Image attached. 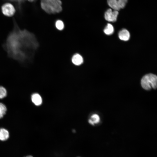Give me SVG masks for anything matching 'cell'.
Segmentation results:
<instances>
[{
	"label": "cell",
	"instance_id": "obj_1",
	"mask_svg": "<svg viewBox=\"0 0 157 157\" xmlns=\"http://www.w3.org/2000/svg\"><path fill=\"white\" fill-rule=\"evenodd\" d=\"M38 46L34 35L26 29H21L15 21L3 45L9 57L22 63L31 62Z\"/></svg>",
	"mask_w": 157,
	"mask_h": 157
},
{
	"label": "cell",
	"instance_id": "obj_2",
	"mask_svg": "<svg viewBox=\"0 0 157 157\" xmlns=\"http://www.w3.org/2000/svg\"><path fill=\"white\" fill-rule=\"evenodd\" d=\"M62 2L60 0H41L42 9L49 14L58 13L62 10Z\"/></svg>",
	"mask_w": 157,
	"mask_h": 157
},
{
	"label": "cell",
	"instance_id": "obj_3",
	"mask_svg": "<svg viewBox=\"0 0 157 157\" xmlns=\"http://www.w3.org/2000/svg\"><path fill=\"white\" fill-rule=\"evenodd\" d=\"M141 85L142 88L146 90H149L153 88L156 89L157 87V77L152 74H147L142 78Z\"/></svg>",
	"mask_w": 157,
	"mask_h": 157
},
{
	"label": "cell",
	"instance_id": "obj_4",
	"mask_svg": "<svg viewBox=\"0 0 157 157\" xmlns=\"http://www.w3.org/2000/svg\"><path fill=\"white\" fill-rule=\"evenodd\" d=\"M1 10L3 15L8 17L13 16L16 12L14 6L9 3H6L3 4L1 6Z\"/></svg>",
	"mask_w": 157,
	"mask_h": 157
},
{
	"label": "cell",
	"instance_id": "obj_5",
	"mask_svg": "<svg viewBox=\"0 0 157 157\" xmlns=\"http://www.w3.org/2000/svg\"><path fill=\"white\" fill-rule=\"evenodd\" d=\"M119 13L118 11H112L110 9H108L104 14V18L108 21L114 22L116 21Z\"/></svg>",
	"mask_w": 157,
	"mask_h": 157
},
{
	"label": "cell",
	"instance_id": "obj_6",
	"mask_svg": "<svg viewBox=\"0 0 157 157\" xmlns=\"http://www.w3.org/2000/svg\"><path fill=\"white\" fill-rule=\"evenodd\" d=\"M118 36L121 40L127 41L129 39L130 34L127 30L125 29H123L119 32Z\"/></svg>",
	"mask_w": 157,
	"mask_h": 157
},
{
	"label": "cell",
	"instance_id": "obj_7",
	"mask_svg": "<svg viewBox=\"0 0 157 157\" xmlns=\"http://www.w3.org/2000/svg\"><path fill=\"white\" fill-rule=\"evenodd\" d=\"M72 62L73 64L76 65H81L83 62V57L80 54L76 53L74 54L72 57Z\"/></svg>",
	"mask_w": 157,
	"mask_h": 157
},
{
	"label": "cell",
	"instance_id": "obj_8",
	"mask_svg": "<svg viewBox=\"0 0 157 157\" xmlns=\"http://www.w3.org/2000/svg\"><path fill=\"white\" fill-rule=\"evenodd\" d=\"M31 99L33 103L36 106H39L42 103V98L38 93H35L31 95Z\"/></svg>",
	"mask_w": 157,
	"mask_h": 157
},
{
	"label": "cell",
	"instance_id": "obj_9",
	"mask_svg": "<svg viewBox=\"0 0 157 157\" xmlns=\"http://www.w3.org/2000/svg\"><path fill=\"white\" fill-rule=\"evenodd\" d=\"M9 136L8 131L4 128L0 129V140L4 141L7 140Z\"/></svg>",
	"mask_w": 157,
	"mask_h": 157
},
{
	"label": "cell",
	"instance_id": "obj_10",
	"mask_svg": "<svg viewBox=\"0 0 157 157\" xmlns=\"http://www.w3.org/2000/svg\"><path fill=\"white\" fill-rule=\"evenodd\" d=\"M107 3L109 6L114 10L118 11L120 9L117 0H107Z\"/></svg>",
	"mask_w": 157,
	"mask_h": 157
},
{
	"label": "cell",
	"instance_id": "obj_11",
	"mask_svg": "<svg viewBox=\"0 0 157 157\" xmlns=\"http://www.w3.org/2000/svg\"><path fill=\"white\" fill-rule=\"evenodd\" d=\"M114 28L113 25L109 23L107 24L104 29V32L107 35L112 34L114 32Z\"/></svg>",
	"mask_w": 157,
	"mask_h": 157
},
{
	"label": "cell",
	"instance_id": "obj_12",
	"mask_svg": "<svg viewBox=\"0 0 157 157\" xmlns=\"http://www.w3.org/2000/svg\"><path fill=\"white\" fill-rule=\"evenodd\" d=\"M7 111L6 106L2 103H0V119L2 118L5 114Z\"/></svg>",
	"mask_w": 157,
	"mask_h": 157
},
{
	"label": "cell",
	"instance_id": "obj_13",
	"mask_svg": "<svg viewBox=\"0 0 157 157\" xmlns=\"http://www.w3.org/2000/svg\"><path fill=\"white\" fill-rule=\"evenodd\" d=\"M55 26L58 30H62L64 27V23L62 20H57L55 22Z\"/></svg>",
	"mask_w": 157,
	"mask_h": 157
},
{
	"label": "cell",
	"instance_id": "obj_14",
	"mask_svg": "<svg viewBox=\"0 0 157 157\" xmlns=\"http://www.w3.org/2000/svg\"><path fill=\"white\" fill-rule=\"evenodd\" d=\"M7 94V92L6 88L3 86H0V99L5 97Z\"/></svg>",
	"mask_w": 157,
	"mask_h": 157
},
{
	"label": "cell",
	"instance_id": "obj_15",
	"mask_svg": "<svg viewBox=\"0 0 157 157\" xmlns=\"http://www.w3.org/2000/svg\"><path fill=\"white\" fill-rule=\"evenodd\" d=\"M90 119L94 124L98 123L100 120L99 116L96 114L92 115Z\"/></svg>",
	"mask_w": 157,
	"mask_h": 157
},
{
	"label": "cell",
	"instance_id": "obj_16",
	"mask_svg": "<svg viewBox=\"0 0 157 157\" xmlns=\"http://www.w3.org/2000/svg\"><path fill=\"white\" fill-rule=\"evenodd\" d=\"M127 1L128 0H117L120 9L123 8L125 7Z\"/></svg>",
	"mask_w": 157,
	"mask_h": 157
},
{
	"label": "cell",
	"instance_id": "obj_17",
	"mask_svg": "<svg viewBox=\"0 0 157 157\" xmlns=\"http://www.w3.org/2000/svg\"><path fill=\"white\" fill-rule=\"evenodd\" d=\"M12 1L16 2L18 3L19 5H20L22 3L24 2L25 0H10Z\"/></svg>",
	"mask_w": 157,
	"mask_h": 157
},
{
	"label": "cell",
	"instance_id": "obj_18",
	"mask_svg": "<svg viewBox=\"0 0 157 157\" xmlns=\"http://www.w3.org/2000/svg\"><path fill=\"white\" fill-rule=\"evenodd\" d=\"M88 122L89 123H90L91 125H94V124L93 123V122L90 119H89Z\"/></svg>",
	"mask_w": 157,
	"mask_h": 157
},
{
	"label": "cell",
	"instance_id": "obj_19",
	"mask_svg": "<svg viewBox=\"0 0 157 157\" xmlns=\"http://www.w3.org/2000/svg\"><path fill=\"white\" fill-rule=\"evenodd\" d=\"M27 0L30 2H32L34 1L35 0Z\"/></svg>",
	"mask_w": 157,
	"mask_h": 157
},
{
	"label": "cell",
	"instance_id": "obj_20",
	"mask_svg": "<svg viewBox=\"0 0 157 157\" xmlns=\"http://www.w3.org/2000/svg\"><path fill=\"white\" fill-rule=\"evenodd\" d=\"M25 157H33L32 156L29 155V156H27Z\"/></svg>",
	"mask_w": 157,
	"mask_h": 157
},
{
	"label": "cell",
	"instance_id": "obj_21",
	"mask_svg": "<svg viewBox=\"0 0 157 157\" xmlns=\"http://www.w3.org/2000/svg\"></svg>",
	"mask_w": 157,
	"mask_h": 157
}]
</instances>
